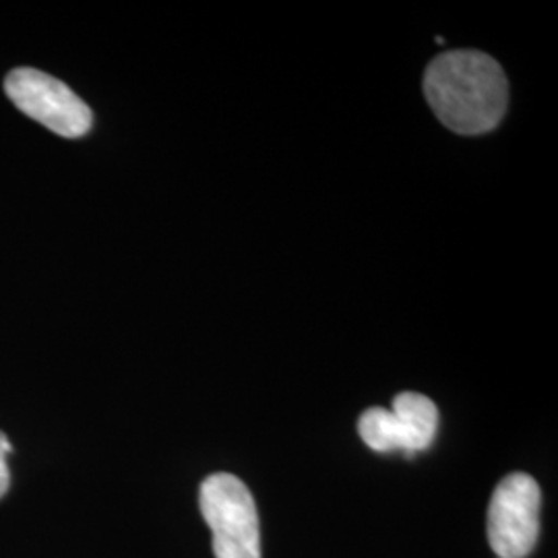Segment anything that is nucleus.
<instances>
[{
  "instance_id": "obj_6",
  "label": "nucleus",
  "mask_w": 558,
  "mask_h": 558,
  "mask_svg": "<svg viewBox=\"0 0 558 558\" xmlns=\"http://www.w3.org/2000/svg\"><path fill=\"white\" fill-rule=\"evenodd\" d=\"M360 439L377 453L401 451V433L393 412L387 408H368L359 420Z\"/></svg>"
},
{
  "instance_id": "obj_1",
  "label": "nucleus",
  "mask_w": 558,
  "mask_h": 558,
  "mask_svg": "<svg viewBox=\"0 0 558 558\" xmlns=\"http://www.w3.org/2000/svg\"><path fill=\"white\" fill-rule=\"evenodd\" d=\"M424 96L447 129L459 135H482L505 117L509 83L493 57L476 50H456L428 64Z\"/></svg>"
},
{
  "instance_id": "obj_7",
  "label": "nucleus",
  "mask_w": 558,
  "mask_h": 558,
  "mask_svg": "<svg viewBox=\"0 0 558 558\" xmlns=\"http://www.w3.org/2000/svg\"><path fill=\"white\" fill-rule=\"evenodd\" d=\"M11 451H13L11 442H9V439H7V435L0 430V499L7 495V490H9V484H11L9 463H7V458L11 456Z\"/></svg>"
},
{
  "instance_id": "obj_5",
  "label": "nucleus",
  "mask_w": 558,
  "mask_h": 558,
  "mask_svg": "<svg viewBox=\"0 0 558 558\" xmlns=\"http://www.w3.org/2000/svg\"><path fill=\"white\" fill-rule=\"evenodd\" d=\"M401 433V451L418 453L433 445L439 428V410L433 399L403 391L393 399L391 408Z\"/></svg>"
},
{
  "instance_id": "obj_3",
  "label": "nucleus",
  "mask_w": 558,
  "mask_h": 558,
  "mask_svg": "<svg viewBox=\"0 0 558 558\" xmlns=\"http://www.w3.org/2000/svg\"><path fill=\"white\" fill-rule=\"evenodd\" d=\"M542 495L536 480L513 472L499 482L488 505L486 532L499 558H525L536 546L539 534Z\"/></svg>"
},
{
  "instance_id": "obj_4",
  "label": "nucleus",
  "mask_w": 558,
  "mask_h": 558,
  "mask_svg": "<svg viewBox=\"0 0 558 558\" xmlns=\"http://www.w3.org/2000/svg\"><path fill=\"white\" fill-rule=\"evenodd\" d=\"M4 92L29 119L66 140H80L92 129V110L62 81L36 69H15L4 80Z\"/></svg>"
},
{
  "instance_id": "obj_2",
  "label": "nucleus",
  "mask_w": 558,
  "mask_h": 558,
  "mask_svg": "<svg viewBox=\"0 0 558 558\" xmlns=\"http://www.w3.org/2000/svg\"><path fill=\"white\" fill-rule=\"evenodd\" d=\"M199 507L214 534L216 558H260L259 515L242 480L211 474L201 484Z\"/></svg>"
}]
</instances>
